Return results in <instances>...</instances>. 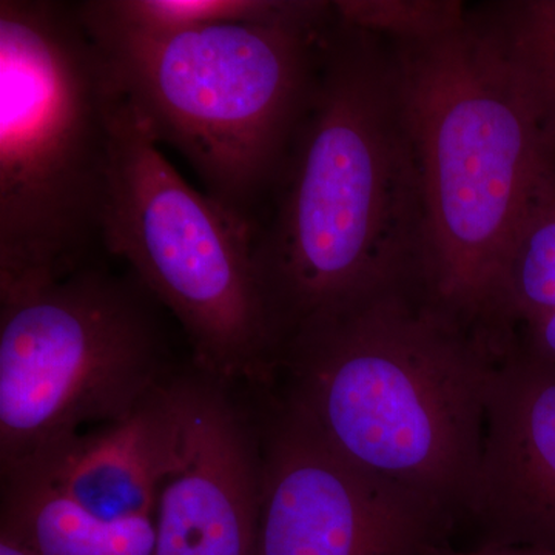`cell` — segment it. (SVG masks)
<instances>
[{
    "label": "cell",
    "instance_id": "cell-1",
    "mask_svg": "<svg viewBox=\"0 0 555 555\" xmlns=\"http://www.w3.org/2000/svg\"><path fill=\"white\" fill-rule=\"evenodd\" d=\"M251 255L280 356L312 318L396 284H425L422 177L389 39L338 14L324 30Z\"/></svg>",
    "mask_w": 555,
    "mask_h": 555
},
{
    "label": "cell",
    "instance_id": "cell-2",
    "mask_svg": "<svg viewBox=\"0 0 555 555\" xmlns=\"http://www.w3.org/2000/svg\"><path fill=\"white\" fill-rule=\"evenodd\" d=\"M502 356L409 281L302 324L281 350V400L347 465L456 529Z\"/></svg>",
    "mask_w": 555,
    "mask_h": 555
},
{
    "label": "cell",
    "instance_id": "cell-3",
    "mask_svg": "<svg viewBox=\"0 0 555 555\" xmlns=\"http://www.w3.org/2000/svg\"><path fill=\"white\" fill-rule=\"evenodd\" d=\"M392 43L425 199V286L463 326L505 341L503 276L555 203V130L474 7L447 35Z\"/></svg>",
    "mask_w": 555,
    "mask_h": 555
},
{
    "label": "cell",
    "instance_id": "cell-4",
    "mask_svg": "<svg viewBox=\"0 0 555 555\" xmlns=\"http://www.w3.org/2000/svg\"><path fill=\"white\" fill-rule=\"evenodd\" d=\"M115 100L79 2L0 0V295L105 254Z\"/></svg>",
    "mask_w": 555,
    "mask_h": 555
},
{
    "label": "cell",
    "instance_id": "cell-5",
    "mask_svg": "<svg viewBox=\"0 0 555 555\" xmlns=\"http://www.w3.org/2000/svg\"><path fill=\"white\" fill-rule=\"evenodd\" d=\"M80 16L109 76L159 145L181 153L215 203L255 230L268 210L315 82L318 28L221 25L170 33ZM337 16V11H335Z\"/></svg>",
    "mask_w": 555,
    "mask_h": 555
},
{
    "label": "cell",
    "instance_id": "cell-6",
    "mask_svg": "<svg viewBox=\"0 0 555 555\" xmlns=\"http://www.w3.org/2000/svg\"><path fill=\"white\" fill-rule=\"evenodd\" d=\"M159 302L101 259L0 295V467L122 422L170 379Z\"/></svg>",
    "mask_w": 555,
    "mask_h": 555
},
{
    "label": "cell",
    "instance_id": "cell-7",
    "mask_svg": "<svg viewBox=\"0 0 555 555\" xmlns=\"http://www.w3.org/2000/svg\"><path fill=\"white\" fill-rule=\"evenodd\" d=\"M102 246L177 318L201 374L225 386L276 377L250 230L179 175L118 89Z\"/></svg>",
    "mask_w": 555,
    "mask_h": 555
},
{
    "label": "cell",
    "instance_id": "cell-8",
    "mask_svg": "<svg viewBox=\"0 0 555 555\" xmlns=\"http://www.w3.org/2000/svg\"><path fill=\"white\" fill-rule=\"evenodd\" d=\"M261 429L254 555H426L455 528L347 465L283 400Z\"/></svg>",
    "mask_w": 555,
    "mask_h": 555
},
{
    "label": "cell",
    "instance_id": "cell-9",
    "mask_svg": "<svg viewBox=\"0 0 555 555\" xmlns=\"http://www.w3.org/2000/svg\"><path fill=\"white\" fill-rule=\"evenodd\" d=\"M201 374L179 378L177 466L156 507L155 555H254L261 495V430Z\"/></svg>",
    "mask_w": 555,
    "mask_h": 555
},
{
    "label": "cell",
    "instance_id": "cell-10",
    "mask_svg": "<svg viewBox=\"0 0 555 555\" xmlns=\"http://www.w3.org/2000/svg\"><path fill=\"white\" fill-rule=\"evenodd\" d=\"M474 547L555 554V364L517 338L496 360L465 517Z\"/></svg>",
    "mask_w": 555,
    "mask_h": 555
},
{
    "label": "cell",
    "instance_id": "cell-11",
    "mask_svg": "<svg viewBox=\"0 0 555 555\" xmlns=\"http://www.w3.org/2000/svg\"><path fill=\"white\" fill-rule=\"evenodd\" d=\"M182 415L179 378L122 422L98 427L2 477L38 478L105 521L155 518L160 491L177 466Z\"/></svg>",
    "mask_w": 555,
    "mask_h": 555
},
{
    "label": "cell",
    "instance_id": "cell-12",
    "mask_svg": "<svg viewBox=\"0 0 555 555\" xmlns=\"http://www.w3.org/2000/svg\"><path fill=\"white\" fill-rule=\"evenodd\" d=\"M0 526L38 555H155V518L101 520L27 476L2 477Z\"/></svg>",
    "mask_w": 555,
    "mask_h": 555
},
{
    "label": "cell",
    "instance_id": "cell-13",
    "mask_svg": "<svg viewBox=\"0 0 555 555\" xmlns=\"http://www.w3.org/2000/svg\"><path fill=\"white\" fill-rule=\"evenodd\" d=\"M109 20L137 30L170 33L221 25L318 28L335 17L324 0H94Z\"/></svg>",
    "mask_w": 555,
    "mask_h": 555
},
{
    "label": "cell",
    "instance_id": "cell-14",
    "mask_svg": "<svg viewBox=\"0 0 555 555\" xmlns=\"http://www.w3.org/2000/svg\"><path fill=\"white\" fill-rule=\"evenodd\" d=\"M474 10L555 130V0H507Z\"/></svg>",
    "mask_w": 555,
    "mask_h": 555
},
{
    "label": "cell",
    "instance_id": "cell-15",
    "mask_svg": "<svg viewBox=\"0 0 555 555\" xmlns=\"http://www.w3.org/2000/svg\"><path fill=\"white\" fill-rule=\"evenodd\" d=\"M555 310V203L526 229L507 262L499 299V324L514 337Z\"/></svg>",
    "mask_w": 555,
    "mask_h": 555
},
{
    "label": "cell",
    "instance_id": "cell-16",
    "mask_svg": "<svg viewBox=\"0 0 555 555\" xmlns=\"http://www.w3.org/2000/svg\"><path fill=\"white\" fill-rule=\"evenodd\" d=\"M347 24L392 42H422L459 28L467 9L459 0H337Z\"/></svg>",
    "mask_w": 555,
    "mask_h": 555
},
{
    "label": "cell",
    "instance_id": "cell-17",
    "mask_svg": "<svg viewBox=\"0 0 555 555\" xmlns=\"http://www.w3.org/2000/svg\"><path fill=\"white\" fill-rule=\"evenodd\" d=\"M517 337L529 350L555 364V310L526 324Z\"/></svg>",
    "mask_w": 555,
    "mask_h": 555
},
{
    "label": "cell",
    "instance_id": "cell-18",
    "mask_svg": "<svg viewBox=\"0 0 555 555\" xmlns=\"http://www.w3.org/2000/svg\"><path fill=\"white\" fill-rule=\"evenodd\" d=\"M426 555H555L547 551L529 546L473 547V550H455L451 543L430 547Z\"/></svg>",
    "mask_w": 555,
    "mask_h": 555
},
{
    "label": "cell",
    "instance_id": "cell-19",
    "mask_svg": "<svg viewBox=\"0 0 555 555\" xmlns=\"http://www.w3.org/2000/svg\"><path fill=\"white\" fill-rule=\"evenodd\" d=\"M0 555H38L21 537L0 526Z\"/></svg>",
    "mask_w": 555,
    "mask_h": 555
}]
</instances>
